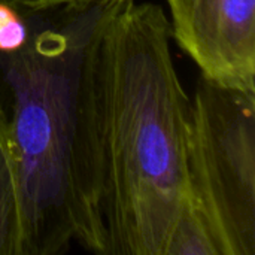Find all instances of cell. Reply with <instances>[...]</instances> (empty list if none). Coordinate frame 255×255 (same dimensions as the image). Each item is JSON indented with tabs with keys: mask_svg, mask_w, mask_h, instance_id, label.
Here are the masks:
<instances>
[{
	"mask_svg": "<svg viewBox=\"0 0 255 255\" xmlns=\"http://www.w3.org/2000/svg\"><path fill=\"white\" fill-rule=\"evenodd\" d=\"M128 0L18 9L24 46L0 52V112L13 166L19 255L79 244L108 255L103 218L100 52Z\"/></svg>",
	"mask_w": 255,
	"mask_h": 255,
	"instance_id": "1",
	"label": "cell"
},
{
	"mask_svg": "<svg viewBox=\"0 0 255 255\" xmlns=\"http://www.w3.org/2000/svg\"><path fill=\"white\" fill-rule=\"evenodd\" d=\"M163 6L128 0L100 52L103 218L108 255H164L190 200V96Z\"/></svg>",
	"mask_w": 255,
	"mask_h": 255,
	"instance_id": "2",
	"label": "cell"
},
{
	"mask_svg": "<svg viewBox=\"0 0 255 255\" xmlns=\"http://www.w3.org/2000/svg\"><path fill=\"white\" fill-rule=\"evenodd\" d=\"M190 199L220 255H255V91L199 75L187 133Z\"/></svg>",
	"mask_w": 255,
	"mask_h": 255,
	"instance_id": "3",
	"label": "cell"
},
{
	"mask_svg": "<svg viewBox=\"0 0 255 255\" xmlns=\"http://www.w3.org/2000/svg\"><path fill=\"white\" fill-rule=\"evenodd\" d=\"M172 37L202 75L255 91V0H164Z\"/></svg>",
	"mask_w": 255,
	"mask_h": 255,
	"instance_id": "4",
	"label": "cell"
},
{
	"mask_svg": "<svg viewBox=\"0 0 255 255\" xmlns=\"http://www.w3.org/2000/svg\"><path fill=\"white\" fill-rule=\"evenodd\" d=\"M19 203L13 166L0 112V255H19Z\"/></svg>",
	"mask_w": 255,
	"mask_h": 255,
	"instance_id": "5",
	"label": "cell"
},
{
	"mask_svg": "<svg viewBox=\"0 0 255 255\" xmlns=\"http://www.w3.org/2000/svg\"><path fill=\"white\" fill-rule=\"evenodd\" d=\"M164 255H220L202 214L191 199L173 227Z\"/></svg>",
	"mask_w": 255,
	"mask_h": 255,
	"instance_id": "6",
	"label": "cell"
},
{
	"mask_svg": "<svg viewBox=\"0 0 255 255\" xmlns=\"http://www.w3.org/2000/svg\"><path fill=\"white\" fill-rule=\"evenodd\" d=\"M28 25L24 15L10 3L0 0V52L10 54L24 46Z\"/></svg>",
	"mask_w": 255,
	"mask_h": 255,
	"instance_id": "7",
	"label": "cell"
},
{
	"mask_svg": "<svg viewBox=\"0 0 255 255\" xmlns=\"http://www.w3.org/2000/svg\"><path fill=\"white\" fill-rule=\"evenodd\" d=\"M10 4H13L18 9L25 10H39V9H48V7H57V6H66V4H82V3H94L99 0H4Z\"/></svg>",
	"mask_w": 255,
	"mask_h": 255,
	"instance_id": "8",
	"label": "cell"
}]
</instances>
